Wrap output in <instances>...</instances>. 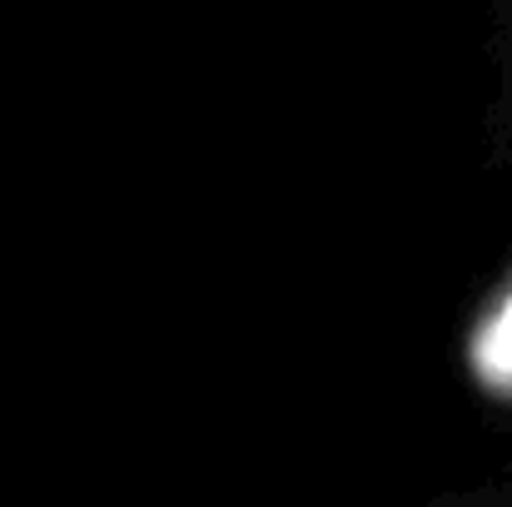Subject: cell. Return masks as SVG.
Listing matches in <instances>:
<instances>
[{
    "label": "cell",
    "mask_w": 512,
    "mask_h": 507,
    "mask_svg": "<svg viewBox=\"0 0 512 507\" xmlns=\"http://www.w3.org/2000/svg\"><path fill=\"white\" fill-rule=\"evenodd\" d=\"M448 503H463V507H512V483H488V488H463V493H453Z\"/></svg>",
    "instance_id": "3"
},
{
    "label": "cell",
    "mask_w": 512,
    "mask_h": 507,
    "mask_svg": "<svg viewBox=\"0 0 512 507\" xmlns=\"http://www.w3.org/2000/svg\"><path fill=\"white\" fill-rule=\"evenodd\" d=\"M478 160L488 174L512 169V0H483V95Z\"/></svg>",
    "instance_id": "2"
},
{
    "label": "cell",
    "mask_w": 512,
    "mask_h": 507,
    "mask_svg": "<svg viewBox=\"0 0 512 507\" xmlns=\"http://www.w3.org/2000/svg\"><path fill=\"white\" fill-rule=\"evenodd\" d=\"M453 378L478 418L512 438V249L478 284L453 329Z\"/></svg>",
    "instance_id": "1"
}]
</instances>
